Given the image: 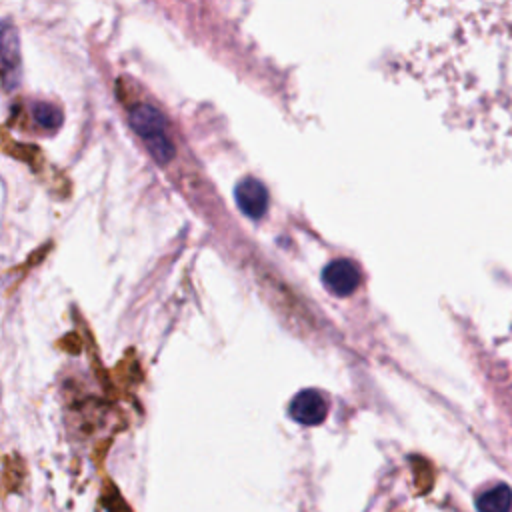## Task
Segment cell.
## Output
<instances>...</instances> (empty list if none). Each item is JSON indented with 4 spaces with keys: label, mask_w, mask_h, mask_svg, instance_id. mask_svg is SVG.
I'll return each mask as SVG.
<instances>
[{
    "label": "cell",
    "mask_w": 512,
    "mask_h": 512,
    "mask_svg": "<svg viewBox=\"0 0 512 512\" xmlns=\"http://www.w3.org/2000/svg\"><path fill=\"white\" fill-rule=\"evenodd\" d=\"M236 204L246 216L260 218L268 206V192L264 184L250 176L240 180L236 186Z\"/></svg>",
    "instance_id": "obj_5"
},
{
    "label": "cell",
    "mask_w": 512,
    "mask_h": 512,
    "mask_svg": "<svg viewBox=\"0 0 512 512\" xmlns=\"http://www.w3.org/2000/svg\"><path fill=\"white\" fill-rule=\"evenodd\" d=\"M128 120L132 130L144 140L148 152L158 164H166L174 156V144L168 136V126L158 108L146 102H138L130 108Z\"/></svg>",
    "instance_id": "obj_1"
},
{
    "label": "cell",
    "mask_w": 512,
    "mask_h": 512,
    "mask_svg": "<svg viewBox=\"0 0 512 512\" xmlns=\"http://www.w3.org/2000/svg\"><path fill=\"white\" fill-rule=\"evenodd\" d=\"M326 412H328L326 398L312 388L300 390L290 402V416L304 426L320 424L326 418Z\"/></svg>",
    "instance_id": "obj_3"
},
{
    "label": "cell",
    "mask_w": 512,
    "mask_h": 512,
    "mask_svg": "<svg viewBox=\"0 0 512 512\" xmlns=\"http://www.w3.org/2000/svg\"><path fill=\"white\" fill-rule=\"evenodd\" d=\"M0 76L6 88L18 86L20 48H18V34L10 22L0 24Z\"/></svg>",
    "instance_id": "obj_2"
},
{
    "label": "cell",
    "mask_w": 512,
    "mask_h": 512,
    "mask_svg": "<svg viewBox=\"0 0 512 512\" xmlns=\"http://www.w3.org/2000/svg\"><path fill=\"white\" fill-rule=\"evenodd\" d=\"M32 118L36 120L38 126H42L46 130H56L62 124V112L48 102H34Z\"/></svg>",
    "instance_id": "obj_7"
},
{
    "label": "cell",
    "mask_w": 512,
    "mask_h": 512,
    "mask_svg": "<svg viewBox=\"0 0 512 512\" xmlns=\"http://www.w3.org/2000/svg\"><path fill=\"white\" fill-rule=\"evenodd\" d=\"M322 282L324 286L336 294V296H348L358 288L360 282V272L358 268L346 260V258H336L332 260L324 272H322Z\"/></svg>",
    "instance_id": "obj_4"
},
{
    "label": "cell",
    "mask_w": 512,
    "mask_h": 512,
    "mask_svg": "<svg viewBox=\"0 0 512 512\" xmlns=\"http://www.w3.org/2000/svg\"><path fill=\"white\" fill-rule=\"evenodd\" d=\"M476 506L480 512H510L512 508V490L506 484H496L490 490H484Z\"/></svg>",
    "instance_id": "obj_6"
}]
</instances>
